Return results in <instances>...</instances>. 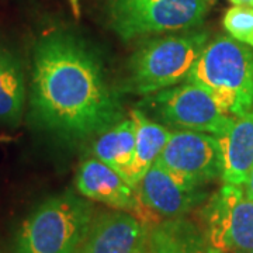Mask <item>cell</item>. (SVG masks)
Instances as JSON below:
<instances>
[{
    "instance_id": "6da1fadb",
    "label": "cell",
    "mask_w": 253,
    "mask_h": 253,
    "mask_svg": "<svg viewBox=\"0 0 253 253\" xmlns=\"http://www.w3.org/2000/svg\"><path fill=\"white\" fill-rule=\"evenodd\" d=\"M120 96L100 55L81 37L52 30L38 38L28 93L34 128L65 144L83 142L124 118Z\"/></svg>"
},
{
    "instance_id": "7a4b0ae2",
    "label": "cell",
    "mask_w": 253,
    "mask_h": 253,
    "mask_svg": "<svg viewBox=\"0 0 253 253\" xmlns=\"http://www.w3.org/2000/svg\"><path fill=\"white\" fill-rule=\"evenodd\" d=\"M208 41V33L203 30L146 41L129 56L118 91L148 96L184 82Z\"/></svg>"
},
{
    "instance_id": "3957f363",
    "label": "cell",
    "mask_w": 253,
    "mask_h": 253,
    "mask_svg": "<svg viewBox=\"0 0 253 253\" xmlns=\"http://www.w3.org/2000/svg\"><path fill=\"white\" fill-rule=\"evenodd\" d=\"M212 96L228 116L253 110V51L231 36L210 40L187 79Z\"/></svg>"
},
{
    "instance_id": "277c9868",
    "label": "cell",
    "mask_w": 253,
    "mask_h": 253,
    "mask_svg": "<svg viewBox=\"0 0 253 253\" xmlns=\"http://www.w3.org/2000/svg\"><path fill=\"white\" fill-rule=\"evenodd\" d=\"M93 222V206L72 190L41 201L20 225L14 253H78Z\"/></svg>"
},
{
    "instance_id": "5b68a950",
    "label": "cell",
    "mask_w": 253,
    "mask_h": 253,
    "mask_svg": "<svg viewBox=\"0 0 253 253\" xmlns=\"http://www.w3.org/2000/svg\"><path fill=\"white\" fill-rule=\"evenodd\" d=\"M211 0H109L110 28L123 41L186 31L204 21Z\"/></svg>"
},
{
    "instance_id": "8992f818",
    "label": "cell",
    "mask_w": 253,
    "mask_h": 253,
    "mask_svg": "<svg viewBox=\"0 0 253 253\" xmlns=\"http://www.w3.org/2000/svg\"><path fill=\"white\" fill-rule=\"evenodd\" d=\"M138 109L165 126L215 136L224 135L235 121L206 89L191 82L144 96Z\"/></svg>"
},
{
    "instance_id": "52a82bcc",
    "label": "cell",
    "mask_w": 253,
    "mask_h": 253,
    "mask_svg": "<svg viewBox=\"0 0 253 253\" xmlns=\"http://www.w3.org/2000/svg\"><path fill=\"white\" fill-rule=\"evenodd\" d=\"M201 229L219 253L253 251V200L242 186L224 184L201 208Z\"/></svg>"
},
{
    "instance_id": "ba28073f",
    "label": "cell",
    "mask_w": 253,
    "mask_h": 253,
    "mask_svg": "<svg viewBox=\"0 0 253 253\" xmlns=\"http://www.w3.org/2000/svg\"><path fill=\"white\" fill-rule=\"evenodd\" d=\"M158 165L187 187L204 189L221 179V148L218 136L197 131H173Z\"/></svg>"
},
{
    "instance_id": "9c48e42d",
    "label": "cell",
    "mask_w": 253,
    "mask_h": 253,
    "mask_svg": "<svg viewBox=\"0 0 253 253\" xmlns=\"http://www.w3.org/2000/svg\"><path fill=\"white\" fill-rule=\"evenodd\" d=\"M148 236L146 226L134 215L103 212L93 219L78 253H149Z\"/></svg>"
},
{
    "instance_id": "30bf717a",
    "label": "cell",
    "mask_w": 253,
    "mask_h": 253,
    "mask_svg": "<svg viewBox=\"0 0 253 253\" xmlns=\"http://www.w3.org/2000/svg\"><path fill=\"white\" fill-rule=\"evenodd\" d=\"M136 190L145 207L166 219L184 217L207 199L204 189L187 187L156 162L139 181Z\"/></svg>"
},
{
    "instance_id": "8fae6325",
    "label": "cell",
    "mask_w": 253,
    "mask_h": 253,
    "mask_svg": "<svg viewBox=\"0 0 253 253\" xmlns=\"http://www.w3.org/2000/svg\"><path fill=\"white\" fill-rule=\"evenodd\" d=\"M76 187L83 197L100 201L121 211H138V190L109 165L91 156L84 159L76 174Z\"/></svg>"
},
{
    "instance_id": "7c38bea8",
    "label": "cell",
    "mask_w": 253,
    "mask_h": 253,
    "mask_svg": "<svg viewBox=\"0 0 253 253\" xmlns=\"http://www.w3.org/2000/svg\"><path fill=\"white\" fill-rule=\"evenodd\" d=\"M221 148V180L224 184L244 187L253 166V110L234 124L222 136H218Z\"/></svg>"
},
{
    "instance_id": "4fadbf2b",
    "label": "cell",
    "mask_w": 253,
    "mask_h": 253,
    "mask_svg": "<svg viewBox=\"0 0 253 253\" xmlns=\"http://www.w3.org/2000/svg\"><path fill=\"white\" fill-rule=\"evenodd\" d=\"M27 100L26 71L20 55L0 42V124H20Z\"/></svg>"
},
{
    "instance_id": "5bb4252c",
    "label": "cell",
    "mask_w": 253,
    "mask_h": 253,
    "mask_svg": "<svg viewBox=\"0 0 253 253\" xmlns=\"http://www.w3.org/2000/svg\"><path fill=\"white\" fill-rule=\"evenodd\" d=\"M148 249L149 253H219L208 242L203 229L184 217L158 222L149 231Z\"/></svg>"
},
{
    "instance_id": "9a60e30c",
    "label": "cell",
    "mask_w": 253,
    "mask_h": 253,
    "mask_svg": "<svg viewBox=\"0 0 253 253\" xmlns=\"http://www.w3.org/2000/svg\"><path fill=\"white\" fill-rule=\"evenodd\" d=\"M91 154L131 184V172L135 159V126L132 118L121 120L96 136Z\"/></svg>"
},
{
    "instance_id": "2e32d148",
    "label": "cell",
    "mask_w": 253,
    "mask_h": 253,
    "mask_svg": "<svg viewBox=\"0 0 253 253\" xmlns=\"http://www.w3.org/2000/svg\"><path fill=\"white\" fill-rule=\"evenodd\" d=\"M129 117L135 126V159L131 172V184L136 189L139 181L144 179L146 172L162 154L172 131L151 120L139 109L131 110Z\"/></svg>"
},
{
    "instance_id": "e0dca14e",
    "label": "cell",
    "mask_w": 253,
    "mask_h": 253,
    "mask_svg": "<svg viewBox=\"0 0 253 253\" xmlns=\"http://www.w3.org/2000/svg\"><path fill=\"white\" fill-rule=\"evenodd\" d=\"M226 33L236 41L253 48V9L245 6H232L222 18Z\"/></svg>"
},
{
    "instance_id": "ac0fdd59",
    "label": "cell",
    "mask_w": 253,
    "mask_h": 253,
    "mask_svg": "<svg viewBox=\"0 0 253 253\" xmlns=\"http://www.w3.org/2000/svg\"><path fill=\"white\" fill-rule=\"evenodd\" d=\"M244 191L245 194H246V197L253 200V166L252 169H251V172H249V174H248V177H246V181H245Z\"/></svg>"
},
{
    "instance_id": "d6986e66",
    "label": "cell",
    "mask_w": 253,
    "mask_h": 253,
    "mask_svg": "<svg viewBox=\"0 0 253 253\" xmlns=\"http://www.w3.org/2000/svg\"><path fill=\"white\" fill-rule=\"evenodd\" d=\"M234 6H245V7H252L253 0H229Z\"/></svg>"
},
{
    "instance_id": "ffe728a7",
    "label": "cell",
    "mask_w": 253,
    "mask_h": 253,
    "mask_svg": "<svg viewBox=\"0 0 253 253\" xmlns=\"http://www.w3.org/2000/svg\"><path fill=\"white\" fill-rule=\"evenodd\" d=\"M241 253H253V251H249V252H241Z\"/></svg>"
}]
</instances>
